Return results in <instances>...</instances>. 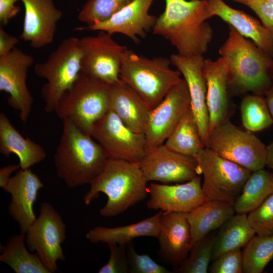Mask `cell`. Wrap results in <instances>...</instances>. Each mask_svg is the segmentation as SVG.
<instances>
[{"instance_id":"f35d334b","label":"cell","mask_w":273,"mask_h":273,"mask_svg":"<svg viewBox=\"0 0 273 273\" xmlns=\"http://www.w3.org/2000/svg\"><path fill=\"white\" fill-rule=\"evenodd\" d=\"M110 257L107 262L101 267L99 273H128L129 266L126 254V245L115 243L108 244Z\"/></svg>"},{"instance_id":"8992f818","label":"cell","mask_w":273,"mask_h":273,"mask_svg":"<svg viewBox=\"0 0 273 273\" xmlns=\"http://www.w3.org/2000/svg\"><path fill=\"white\" fill-rule=\"evenodd\" d=\"M81 58L79 38L71 36L64 39L46 61L35 64V74L47 80L41 89L47 113L56 111L63 96L76 81Z\"/></svg>"},{"instance_id":"8fae6325","label":"cell","mask_w":273,"mask_h":273,"mask_svg":"<svg viewBox=\"0 0 273 273\" xmlns=\"http://www.w3.org/2000/svg\"><path fill=\"white\" fill-rule=\"evenodd\" d=\"M90 135L108 158L140 162L147 152L145 134L130 130L110 109L95 123Z\"/></svg>"},{"instance_id":"3957f363","label":"cell","mask_w":273,"mask_h":273,"mask_svg":"<svg viewBox=\"0 0 273 273\" xmlns=\"http://www.w3.org/2000/svg\"><path fill=\"white\" fill-rule=\"evenodd\" d=\"M148 182L140 162L108 158L102 171L89 184L83 200L88 205L100 193H104L107 201L100 209V214L104 217L115 216L145 199Z\"/></svg>"},{"instance_id":"4316f807","label":"cell","mask_w":273,"mask_h":273,"mask_svg":"<svg viewBox=\"0 0 273 273\" xmlns=\"http://www.w3.org/2000/svg\"><path fill=\"white\" fill-rule=\"evenodd\" d=\"M235 213L234 203L208 200L187 213L194 243L220 228Z\"/></svg>"},{"instance_id":"5b68a950","label":"cell","mask_w":273,"mask_h":273,"mask_svg":"<svg viewBox=\"0 0 273 273\" xmlns=\"http://www.w3.org/2000/svg\"><path fill=\"white\" fill-rule=\"evenodd\" d=\"M170 59L149 58L128 48L122 56L119 78L128 84L152 110L182 79L178 70H172Z\"/></svg>"},{"instance_id":"4fadbf2b","label":"cell","mask_w":273,"mask_h":273,"mask_svg":"<svg viewBox=\"0 0 273 273\" xmlns=\"http://www.w3.org/2000/svg\"><path fill=\"white\" fill-rule=\"evenodd\" d=\"M190 108L189 88L182 78L150 111L145 133L147 151L163 144Z\"/></svg>"},{"instance_id":"ab89813d","label":"cell","mask_w":273,"mask_h":273,"mask_svg":"<svg viewBox=\"0 0 273 273\" xmlns=\"http://www.w3.org/2000/svg\"><path fill=\"white\" fill-rule=\"evenodd\" d=\"M251 9L273 35V0H232Z\"/></svg>"},{"instance_id":"f6af8a7d","label":"cell","mask_w":273,"mask_h":273,"mask_svg":"<svg viewBox=\"0 0 273 273\" xmlns=\"http://www.w3.org/2000/svg\"><path fill=\"white\" fill-rule=\"evenodd\" d=\"M265 96L268 107L273 118V85L267 90Z\"/></svg>"},{"instance_id":"1f68e13d","label":"cell","mask_w":273,"mask_h":273,"mask_svg":"<svg viewBox=\"0 0 273 273\" xmlns=\"http://www.w3.org/2000/svg\"><path fill=\"white\" fill-rule=\"evenodd\" d=\"M245 273H261L273 259V235H255L242 251Z\"/></svg>"},{"instance_id":"4dcf8cb0","label":"cell","mask_w":273,"mask_h":273,"mask_svg":"<svg viewBox=\"0 0 273 273\" xmlns=\"http://www.w3.org/2000/svg\"><path fill=\"white\" fill-rule=\"evenodd\" d=\"M164 144L174 152L194 158L205 148L191 108Z\"/></svg>"},{"instance_id":"ee69618b","label":"cell","mask_w":273,"mask_h":273,"mask_svg":"<svg viewBox=\"0 0 273 273\" xmlns=\"http://www.w3.org/2000/svg\"><path fill=\"white\" fill-rule=\"evenodd\" d=\"M266 166L273 170V141L266 146Z\"/></svg>"},{"instance_id":"30bf717a","label":"cell","mask_w":273,"mask_h":273,"mask_svg":"<svg viewBox=\"0 0 273 273\" xmlns=\"http://www.w3.org/2000/svg\"><path fill=\"white\" fill-rule=\"evenodd\" d=\"M66 225L55 208L49 203H41L38 217L25 234V242L50 273L57 270L58 261L65 260L62 244L66 239Z\"/></svg>"},{"instance_id":"484cf974","label":"cell","mask_w":273,"mask_h":273,"mask_svg":"<svg viewBox=\"0 0 273 273\" xmlns=\"http://www.w3.org/2000/svg\"><path fill=\"white\" fill-rule=\"evenodd\" d=\"M161 211L132 224L108 228L96 226L86 234V239L92 243H115L127 245L133 240L141 237H158L160 217Z\"/></svg>"},{"instance_id":"60d3db41","label":"cell","mask_w":273,"mask_h":273,"mask_svg":"<svg viewBox=\"0 0 273 273\" xmlns=\"http://www.w3.org/2000/svg\"><path fill=\"white\" fill-rule=\"evenodd\" d=\"M17 1L0 0V23L3 26L6 25L20 11V7L15 5Z\"/></svg>"},{"instance_id":"f546056e","label":"cell","mask_w":273,"mask_h":273,"mask_svg":"<svg viewBox=\"0 0 273 273\" xmlns=\"http://www.w3.org/2000/svg\"><path fill=\"white\" fill-rule=\"evenodd\" d=\"M25 234L12 236L2 248L0 261L16 273H50L37 255L32 254L25 246Z\"/></svg>"},{"instance_id":"ac0fdd59","label":"cell","mask_w":273,"mask_h":273,"mask_svg":"<svg viewBox=\"0 0 273 273\" xmlns=\"http://www.w3.org/2000/svg\"><path fill=\"white\" fill-rule=\"evenodd\" d=\"M154 1L133 0L108 20L78 29L103 31L111 34L121 33L139 44L141 42L139 37L145 38L156 22L157 17L149 13Z\"/></svg>"},{"instance_id":"7c38bea8","label":"cell","mask_w":273,"mask_h":273,"mask_svg":"<svg viewBox=\"0 0 273 273\" xmlns=\"http://www.w3.org/2000/svg\"><path fill=\"white\" fill-rule=\"evenodd\" d=\"M112 35L100 31L96 36L79 38L81 71L109 85L120 79L122 56L127 49L115 41Z\"/></svg>"},{"instance_id":"277c9868","label":"cell","mask_w":273,"mask_h":273,"mask_svg":"<svg viewBox=\"0 0 273 273\" xmlns=\"http://www.w3.org/2000/svg\"><path fill=\"white\" fill-rule=\"evenodd\" d=\"M63 121L54 155L58 176L67 187L89 184L103 170L108 157L99 143L70 120Z\"/></svg>"},{"instance_id":"bcb514c9","label":"cell","mask_w":273,"mask_h":273,"mask_svg":"<svg viewBox=\"0 0 273 273\" xmlns=\"http://www.w3.org/2000/svg\"><path fill=\"white\" fill-rule=\"evenodd\" d=\"M188 1H190V0H188Z\"/></svg>"},{"instance_id":"d6986e66","label":"cell","mask_w":273,"mask_h":273,"mask_svg":"<svg viewBox=\"0 0 273 273\" xmlns=\"http://www.w3.org/2000/svg\"><path fill=\"white\" fill-rule=\"evenodd\" d=\"M44 184L30 168L19 169L3 190L11 194L8 205L10 216L17 223L20 233L26 234L36 220L33 205Z\"/></svg>"},{"instance_id":"6da1fadb","label":"cell","mask_w":273,"mask_h":273,"mask_svg":"<svg viewBox=\"0 0 273 273\" xmlns=\"http://www.w3.org/2000/svg\"><path fill=\"white\" fill-rule=\"evenodd\" d=\"M164 12L152 31L168 40L184 56L203 55L213 37L206 21L213 16L208 0H165Z\"/></svg>"},{"instance_id":"2e32d148","label":"cell","mask_w":273,"mask_h":273,"mask_svg":"<svg viewBox=\"0 0 273 273\" xmlns=\"http://www.w3.org/2000/svg\"><path fill=\"white\" fill-rule=\"evenodd\" d=\"M171 64L175 66L186 80L191 98V109L194 115L205 147L209 134V113L207 105V84L203 72V55L181 56L173 54Z\"/></svg>"},{"instance_id":"44dd1931","label":"cell","mask_w":273,"mask_h":273,"mask_svg":"<svg viewBox=\"0 0 273 273\" xmlns=\"http://www.w3.org/2000/svg\"><path fill=\"white\" fill-rule=\"evenodd\" d=\"M157 239L160 255L176 270L194 244L186 213L161 211Z\"/></svg>"},{"instance_id":"ffe728a7","label":"cell","mask_w":273,"mask_h":273,"mask_svg":"<svg viewBox=\"0 0 273 273\" xmlns=\"http://www.w3.org/2000/svg\"><path fill=\"white\" fill-rule=\"evenodd\" d=\"M25 14L20 38L35 49L53 42L57 23L63 16L53 0H20Z\"/></svg>"},{"instance_id":"74e56055","label":"cell","mask_w":273,"mask_h":273,"mask_svg":"<svg viewBox=\"0 0 273 273\" xmlns=\"http://www.w3.org/2000/svg\"><path fill=\"white\" fill-rule=\"evenodd\" d=\"M211 273H242V256L241 249L225 252L213 260L209 267Z\"/></svg>"},{"instance_id":"836d02e7","label":"cell","mask_w":273,"mask_h":273,"mask_svg":"<svg viewBox=\"0 0 273 273\" xmlns=\"http://www.w3.org/2000/svg\"><path fill=\"white\" fill-rule=\"evenodd\" d=\"M215 236L209 233L195 242L189 255L175 270L180 273H207L212 260Z\"/></svg>"},{"instance_id":"8d00e7d4","label":"cell","mask_w":273,"mask_h":273,"mask_svg":"<svg viewBox=\"0 0 273 273\" xmlns=\"http://www.w3.org/2000/svg\"><path fill=\"white\" fill-rule=\"evenodd\" d=\"M126 254L130 273H171L164 266L155 262L148 255L138 253L132 242L126 245Z\"/></svg>"},{"instance_id":"cb8c5ba5","label":"cell","mask_w":273,"mask_h":273,"mask_svg":"<svg viewBox=\"0 0 273 273\" xmlns=\"http://www.w3.org/2000/svg\"><path fill=\"white\" fill-rule=\"evenodd\" d=\"M213 16H218L244 37L273 57V35L259 20L236 9L223 0H208Z\"/></svg>"},{"instance_id":"d4e9b609","label":"cell","mask_w":273,"mask_h":273,"mask_svg":"<svg viewBox=\"0 0 273 273\" xmlns=\"http://www.w3.org/2000/svg\"><path fill=\"white\" fill-rule=\"evenodd\" d=\"M0 153L8 158L15 154L21 169H28L43 161L47 154L43 148L28 138H24L8 117L0 113Z\"/></svg>"},{"instance_id":"7bdbcfd3","label":"cell","mask_w":273,"mask_h":273,"mask_svg":"<svg viewBox=\"0 0 273 273\" xmlns=\"http://www.w3.org/2000/svg\"><path fill=\"white\" fill-rule=\"evenodd\" d=\"M21 168L19 164H10L0 169V187L4 189L8 183L11 174Z\"/></svg>"},{"instance_id":"7402d4cb","label":"cell","mask_w":273,"mask_h":273,"mask_svg":"<svg viewBox=\"0 0 273 273\" xmlns=\"http://www.w3.org/2000/svg\"><path fill=\"white\" fill-rule=\"evenodd\" d=\"M203 72L207 84L209 132L229 119V68L227 60L220 56L215 61L204 59Z\"/></svg>"},{"instance_id":"9a60e30c","label":"cell","mask_w":273,"mask_h":273,"mask_svg":"<svg viewBox=\"0 0 273 273\" xmlns=\"http://www.w3.org/2000/svg\"><path fill=\"white\" fill-rule=\"evenodd\" d=\"M140 163L148 181L181 183L201 174L195 158L174 152L164 144L147 151Z\"/></svg>"},{"instance_id":"f1b7e54d","label":"cell","mask_w":273,"mask_h":273,"mask_svg":"<svg viewBox=\"0 0 273 273\" xmlns=\"http://www.w3.org/2000/svg\"><path fill=\"white\" fill-rule=\"evenodd\" d=\"M273 193V173L263 168L252 172L234 202L235 212L248 214Z\"/></svg>"},{"instance_id":"e0dca14e","label":"cell","mask_w":273,"mask_h":273,"mask_svg":"<svg viewBox=\"0 0 273 273\" xmlns=\"http://www.w3.org/2000/svg\"><path fill=\"white\" fill-rule=\"evenodd\" d=\"M199 175L182 184L169 185L151 183L148 188L149 209L165 212L188 213L207 201Z\"/></svg>"},{"instance_id":"83f0119b","label":"cell","mask_w":273,"mask_h":273,"mask_svg":"<svg viewBox=\"0 0 273 273\" xmlns=\"http://www.w3.org/2000/svg\"><path fill=\"white\" fill-rule=\"evenodd\" d=\"M255 235L247 214H234L220 228L215 236L212 260L225 252L244 247Z\"/></svg>"},{"instance_id":"e575fe53","label":"cell","mask_w":273,"mask_h":273,"mask_svg":"<svg viewBox=\"0 0 273 273\" xmlns=\"http://www.w3.org/2000/svg\"><path fill=\"white\" fill-rule=\"evenodd\" d=\"M133 0H87L78 19L88 26L105 21Z\"/></svg>"},{"instance_id":"7a4b0ae2","label":"cell","mask_w":273,"mask_h":273,"mask_svg":"<svg viewBox=\"0 0 273 273\" xmlns=\"http://www.w3.org/2000/svg\"><path fill=\"white\" fill-rule=\"evenodd\" d=\"M229 29L218 52L228 62L230 93L265 95L273 85V57L233 27Z\"/></svg>"},{"instance_id":"52a82bcc","label":"cell","mask_w":273,"mask_h":273,"mask_svg":"<svg viewBox=\"0 0 273 273\" xmlns=\"http://www.w3.org/2000/svg\"><path fill=\"white\" fill-rule=\"evenodd\" d=\"M110 85L81 71L72 88L61 99L55 112L62 120L71 121L90 135L95 123L110 109Z\"/></svg>"},{"instance_id":"603a6c76","label":"cell","mask_w":273,"mask_h":273,"mask_svg":"<svg viewBox=\"0 0 273 273\" xmlns=\"http://www.w3.org/2000/svg\"><path fill=\"white\" fill-rule=\"evenodd\" d=\"M109 106L132 131L145 134L151 109L139 95L120 79L109 88Z\"/></svg>"},{"instance_id":"d590c367","label":"cell","mask_w":273,"mask_h":273,"mask_svg":"<svg viewBox=\"0 0 273 273\" xmlns=\"http://www.w3.org/2000/svg\"><path fill=\"white\" fill-rule=\"evenodd\" d=\"M247 217L256 235H273V193Z\"/></svg>"},{"instance_id":"d6a6232c","label":"cell","mask_w":273,"mask_h":273,"mask_svg":"<svg viewBox=\"0 0 273 273\" xmlns=\"http://www.w3.org/2000/svg\"><path fill=\"white\" fill-rule=\"evenodd\" d=\"M240 110L242 124L249 131H259L273 124L265 98L261 95L252 94L245 96L241 103Z\"/></svg>"},{"instance_id":"b9f144b4","label":"cell","mask_w":273,"mask_h":273,"mask_svg":"<svg viewBox=\"0 0 273 273\" xmlns=\"http://www.w3.org/2000/svg\"><path fill=\"white\" fill-rule=\"evenodd\" d=\"M19 38L9 34L0 26V58L7 56L18 43Z\"/></svg>"},{"instance_id":"9c48e42d","label":"cell","mask_w":273,"mask_h":273,"mask_svg":"<svg viewBox=\"0 0 273 273\" xmlns=\"http://www.w3.org/2000/svg\"><path fill=\"white\" fill-rule=\"evenodd\" d=\"M195 159L203 175L202 187L208 200L234 203L252 172L207 147Z\"/></svg>"},{"instance_id":"ba28073f","label":"cell","mask_w":273,"mask_h":273,"mask_svg":"<svg viewBox=\"0 0 273 273\" xmlns=\"http://www.w3.org/2000/svg\"><path fill=\"white\" fill-rule=\"evenodd\" d=\"M207 148L251 172L266 166V146L253 132L237 127L230 119L209 132Z\"/></svg>"},{"instance_id":"5bb4252c","label":"cell","mask_w":273,"mask_h":273,"mask_svg":"<svg viewBox=\"0 0 273 273\" xmlns=\"http://www.w3.org/2000/svg\"><path fill=\"white\" fill-rule=\"evenodd\" d=\"M33 63L32 56L16 47L7 56L0 58V90L9 94L7 102L19 111L24 124L30 116L33 103L26 83L28 70Z\"/></svg>"}]
</instances>
